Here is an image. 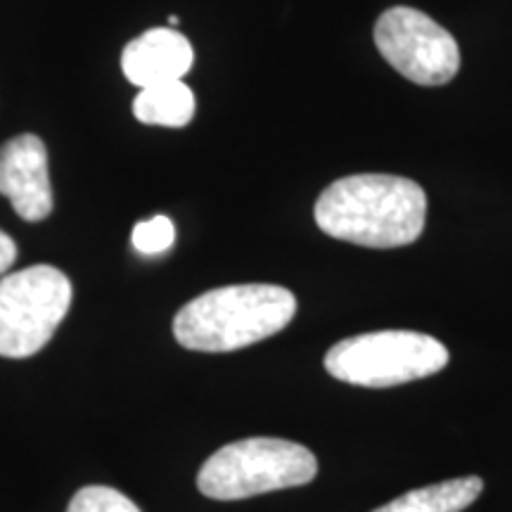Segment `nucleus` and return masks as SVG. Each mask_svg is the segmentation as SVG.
I'll list each match as a JSON object with an SVG mask.
<instances>
[{"mask_svg":"<svg viewBox=\"0 0 512 512\" xmlns=\"http://www.w3.org/2000/svg\"><path fill=\"white\" fill-rule=\"evenodd\" d=\"M313 216L335 240L373 249L406 247L425 230L427 195L411 178L356 174L328 185Z\"/></svg>","mask_w":512,"mask_h":512,"instance_id":"obj_1","label":"nucleus"},{"mask_svg":"<svg viewBox=\"0 0 512 512\" xmlns=\"http://www.w3.org/2000/svg\"><path fill=\"white\" fill-rule=\"evenodd\" d=\"M297 313V299L280 285H228L195 297L174 318L178 344L226 354L278 335Z\"/></svg>","mask_w":512,"mask_h":512,"instance_id":"obj_2","label":"nucleus"},{"mask_svg":"<svg viewBox=\"0 0 512 512\" xmlns=\"http://www.w3.org/2000/svg\"><path fill=\"white\" fill-rule=\"evenodd\" d=\"M318 460L297 441L275 437L240 439L209 456L197 489L214 501H242L268 491L304 486L316 479Z\"/></svg>","mask_w":512,"mask_h":512,"instance_id":"obj_3","label":"nucleus"},{"mask_svg":"<svg viewBox=\"0 0 512 512\" xmlns=\"http://www.w3.org/2000/svg\"><path fill=\"white\" fill-rule=\"evenodd\" d=\"M448 349L413 330H382L342 339L325 354V370L339 382L384 389L444 370Z\"/></svg>","mask_w":512,"mask_h":512,"instance_id":"obj_4","label":"nucleus"},{"mask_svg":"<svg viewBox=\"0 0 512 512\" xmlns=\"http://www.w3.org/2000/svg\"><path fill=\"white\" fill-rule=\"evenodd\" d=\"M72 294L67 275L48 264L5 275L0 280V356L38 354L67 316Z\"/></svg>","mask_w":512,"mask_h":512,"instance_id":"obj_5","label":"nucleus"},{"mask_svg":"<svg viewBox=\"0 0 512 512\" xmlns=\"http://www.w3.org/2000/svg\"><path fill=\"white\" fill-rule=\"evenodd\" d=\"M375 46L396 72L418 86H444L460 69L456 38L425 12L406 5L382 12Z\"/></svg>","mask_w":512,"mask_h":512,"instance_id":"obj_6","label":"nucleus"},{"mask_svg":"<svg viewBox=\"0 0 512 512\" xmlns=\"http://www.w3.org/2000/svg\"><path fill=\"white\" fill-rule=\"evenodd\" d=\"M0 195L8 197L19 219L38 223L53 211L48 150L34 133L0 145Z\"/></svg>","mask_w":512,"mask_h":512,"instance_id":"obj_7","label":"nucleus"},{"mask_svg":"<svg viewBox=\"0 0 512 512\" xmlns=\"http://www.w3.org/2000/svg\"><path fill=\"white\" fill-rule=\"evenodd\" d=\"M192 60L195 53L183 34L176 29H150L124 48L121 69L133 86L150 88L157 83L183 81Z\"/></svg>","mask_w":512,"mask_h":512,"instance_id":"obj_8","label":"nucleus"},{"mask_svg":"<svg viewBox=\"0 0 512 512\" xmlns=\"http://www.w3.org/2000/svg\"><path fill=\"white\" fill-rule=\"evenodd\" d=\"M484 482L475 475L413 489L373 512H463L482 494Z\"/></svg>","mask_w":512,"mask_h":512,"instance_id":"obj_9","label":"nucleus"},{"mask_svg":"<svg viewBox=\"0 0 512 512\" xmlns=\"http://www.w3.org/2000/svg\"><path fill=\"white\" fill-rule=\"evenodd\" d=\"M133 114L147 126L183 128L195 117V95L183 81L140 88L133 100Z\"/></svg>","mask_w":512,"mask_h":512,"instance_id":"obj_10","label":"nucleus"},{"mask_svg":"<svg viewBox=\"0 0 512 512\" xmlns=\"http://www.w3.org/2000/svg\"><path fill=\"white\" fill-rule=\"evenodd\" d=\"M67 512H140V508L110 486H83L74 494Z\"/></svg>","mask_w":512,"mask_h":512,"instance_id":"obj_11","label":"nucleus"},{"mask_svg":"<svg viewBox=\"0 0 512 512\" xmlns=\"http://www.w3.org/2000/svg\"><path fill=\"white\" fill-rule=\"evenodd\" d=\"M174 240H176V228L169 216L164 214H157L152 216V219L136 223V228H133V235H131L133 247L145 256L166 252V249H171V245H174Z\"/></svg>","mask_w":512,"mask_h":512,"instance_id":"obj_12","label":"nucleus"},{"mask_svg":"<svg viewBox=\"0 0 512 512\" xmlns=\"http://www.w3.org/2000/svg\"><path fill=\"white\" fill-rule=\"evenodd\" d=\"M15 259H17L15 240H12L10 235H5L3 230H0V275L8 271L12 264H15Z\"/></svg>","mask_w":512,"mask_h":512,"instance_id":"obj_13","label":"nucleus"},{"mask_svg":"<svg viewBox=\"0 0 512 512\" xmlns=\"http://www.w3.org/2000/svg\"><path fill=\"white\" fill-rule=\"evenodd\" d=\"M169 24H171V27H176V24H178V17H176V15H171V17H169Z\"/></svg>","mask_w":512,"mask_h":512,"instance_id":"obj_14","label":"nucleus"}]
</instances>
